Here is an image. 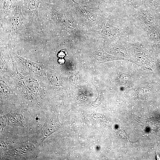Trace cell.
Masks as SVG:
<instances>
[{"mask_svg":"<svg viewBox=\"0 0 160 160\" xmlns=\"http://www.w3.org/2000/svg\"><path fill=\"white\" fill-rule=\"evenodd\" d=\"M65 52H66L65 50H61L58 54V57L61 58H63L65 56Z\"/></svg>","mask_w":160,"mask_h":160,"instance_id":"2","label":"cell"},{"mask_svg":"<svg viewBox=\"0 0 160 160\" xmlns=\"http://www.w3.org/2000/svg\"><path fill=\"white\" fill-rule=\"evenodd\" d=\"M27 4L31 9H34L37 6V0H25Z\"/></svg>","mask_w":160,"mask_h":160,"instance_id":"1","label":"cell"},{"mask_svg":"<svg viewBox=\"0 0 160 160\" xmlns=\"http://www.w3.org/2000/svg\"><path fill=\"white\" fill-rule=\"evenodd\" d=\"M65 60L63 59H60L58 60L59 63L60 64H63Z\"/></svg>","mask_w":160,"mask_h":160,"instance_id":"3","label":"cell"}]
</instances>
